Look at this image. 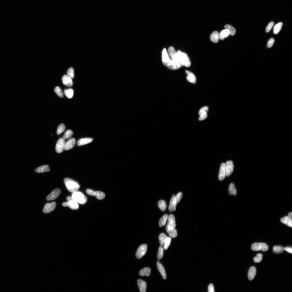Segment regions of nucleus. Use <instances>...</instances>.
I'll return each mask as SVG.
<instances>
[{"mask_svg":"<svg viewBox=\"0 0 292 292\" xmlns=\"http://www.w3.org/2000/svg\"><path fill=\"white\" fill-rule=\"evenodd\" d=\"M143 158L134 149L128 150L123 157L125 166L131 172L142 173L145 170V163Z\"/></svg>","mask_w":292,"mask_h":292,"instance_id":"1","label":"nucleus"},{"mask_svg":"<svg viewBox=\"0 0 292 292\" xmlns=\"http://www.w3.org/2000/svg\"><path fill=\"white\" fill-rule=\"evenodd\" d=\"M186 281L185 276L171 275L160 278L155 283V289L157 291L162 292L178 287Z\"/></svg>","mask_w":292,"mask_h":292,"instance_id":"2","label":"nucleus"},{"mask_svg":"<svg viewBox=\"0 0 292 292\" xmlns=\"http://www.w3.org/2000/svg\"><path fill=\"white\" fill-rule=\"evenodd\" d=\"M128 185L130 191L136 197H142L144 196L146 192H147V180L143 177L129 179Z\"/></svg>","mask_w":292,"mask_h":292,"instance_id":"3","label":"nucleus"},{"mask_svg":"<svg viewBox=\"0 0 292 292\" xmlns=\"http://www.w3.org/2000/svg\"><path fill=\"white\" fill-rule=\"evenodd\" d=\"M130 258V253L129 249L126 247H122L118 250L116 252L114 262V268L117 270L122 268L126 265Z\"/></svg>","mask_w":292,"mask_h":292,"instance_id":"4","label":"nucleus"},{"mask_svg":"<svg viewBox=\"0 0 292 292\" xmlns=\"http://www.w3.org/2000/svg\"><path fill=\"white\" fill-rule=\"evenodd\" d=\"M146 268L145 263L141 260L132 262L129 266L126 276L129 279L141 276Z\"/></svg>","mask_w":292,"mask_h":292,"instance_id":"5","label":"nucleus"},{"mask_svg":"<svg viewBox=\"0 0 292 292\" xmlns=\"http://www.w3.org/2000/svg\"><path fill=\"white\" fill-rule=\"evenodd\" d=\"M108 182L118 194L124 196L127 193L126 185L119 174L117 173L112 174L109 177Z\"/></svg>","mask_w":292,"mask_h":292,"instance_id":"6","label":"nucleus"},{"mask_svg":"<svg viewBox=\"0 0 292 292\" xmlns=\"http://www.w3.org/2000/svg\"><path fill=\"white\" fill-rule=\"evenodd\" d=\"M151 287V280L149 276H143L131 285L129 292H149Z\"/></svg>","mask_w":292,"mask_h":292,"instance_id":"7","label":"nucleus"},{"mask_svg":"<svg viewBox=\"0 0 292 292\" xmlns=\"http://www.w3.org/2000/svg\"><path fill=\"white\" fill-rule=\"evenodd\" d=\"M147 136L144 135L138 136L134 143V150L140 154L143 157L148 156L149 143Z\"/></svg>","mask_w":292,"mask_h":292,"instance_id":"8","label":"nucleus"},{"mask_svg":"<svg viewBox=\"0 0 292 292\" xmlns=\"http://www.w3.org/2000/svg\"><path fill=\"white\" fill-rule=\"evenodd\" d=\"M131 283L126 275L118 277L113 287L112 292H129Z\"/></svg>","mask_w":292,"mask_h":292,"instance_id":"9","label":"nucleus"}]
</instances>
